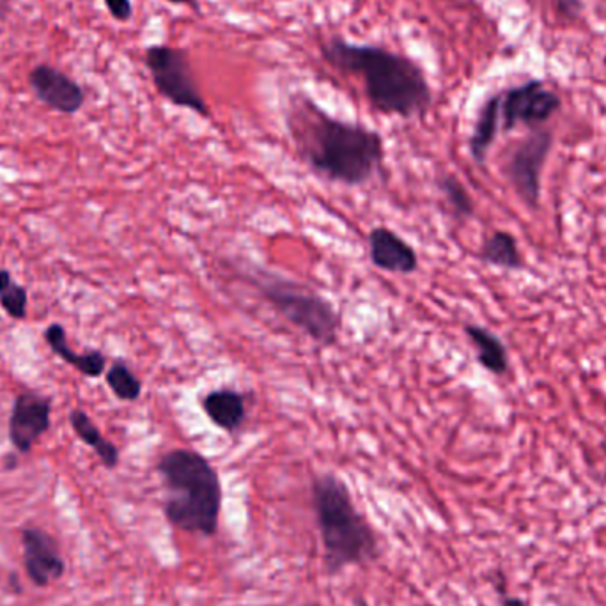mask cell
<instances>
[{
	"label": "cell",
	"instance_id": "obj_25",
	"mask_svg": "<svg viewBox=\"0 0 606 606\" xmlns=\"http://www.w3.org/2000/svg\"><path fill=\"white\" fill-rule=\"evenodd\" d=\"M502 606H529L523 599H518V597H507L504 599Z\"/></svg>",
	"mask_w": 606,
	"mask_h": 606
},
{
	"label": "cell",
	"instance_id": "obj_11",
	"mask_svg": "<svg viewBox=\"0 0 606 606\" xmlns=\"http://www.w3.org/2000/svg\"><path fill=\"white\" fill-rule=\"evenodd\" d=\"M25 571L36 585H50L64 574V560L56 541L41 529H25Z\"/></svg>",
	"mask_w": 606,
	"mask_h": 606
},
{
	"label": "cell",
	"instance_id": "obj_18",
	"mask_svg": "<svg viewBox=\"0 0 606 606\" xmlns=\"http://www.w3.org/2000/svg\"><path fill=\"white\" fill-rule=\"evenodd\" d=\"M70 424H72L75 435L78 436L86 446L95 450L96 456L100 458L104 466L110 470L118 466V447L101 435L100 427L96 426L93 419L89 417V413L84 412V410H73V412L70 413Z\"/></svg>",
	"mask_w": 606,
	"mask_h": 606
},
{
	"label": "cell",
	"instance_id": "obj_23",
	"mask_svg": "<svg viewBox=\"0 0 606 606\" xmlns=\"http://www.w3.org/2000/svg\"><path fill=\"white\" fill-rule=\"evenodd\" d=\"M557 10L566 19L577 20L578 16L582 15V0H557Z\"/></svg>",
	"mask_w": 606,
	"mask_h": 606
},
{
	"label": "cell",
	"instance_id": "obj_24",
	"mask_svg": "<svg viewBox=\"0 0 606 606\" xmlns=\"http://www.w3.org/2000/svg\"><path fill=\"white\" fill-rule=\"evenodd\" d=\"M167 2L174 5H192V8H195V10L199 8V4H197V0H167Z\"/></svg>",
	"mask_w": 606,
	"mask_h": 606
},
{
	"label": "cell",
	"instance_id": "obj_17",
	"mask_svg": "<svg viewBox=\"0 0 606 606\" xmlns=\"http://www.w3.org/2000/svg\"><path fill=\"white\" fill-rule=\"evenodd\" d=\"M478 256L484 265L502 268V270L514 271L525 268V260L521 256L517 238L512 237L511 232H492L481 246Z\"/></svg>",
	"mask_w": 606,
	"mask_h": 606
},
{
	"label": "cell",
	"instance_id": "obj_21",
	"mask_svg": "<svg viewBox=\"0 0 606 606\" xmlns=\"http://www.w3.org/2000/svg\"><path fill=\"white\" fill-rule=\"evenodd\" d=\"M438 189L446 197L450 214L458 220H466L474 215V201L470 197L469 190L456 175L444 174L438 180Z\"/></svg>",
	"mask_w": 606,
	"mask_h": 606
},
{
	"label": "cell",
	"instance_id": "obj_16",
	"mask_svg": "<svg viewBox=\"0 0 606 606\" xmlns=\"http://www.w3.org/2000/svg\"><path fill=\"white\" fill-rule=\"evenodd\" d=\"M500 104H502V95H495L484 101L478 110L474 132L469 141L470 157L474 158L477 166H484L489 149L497 138L498 126H500Z\"/></svg>",
	"mask_w": 606,
	"mask_h": 606
},
{
	"label": "cell",
	"instance_id": "obj_13",
	"mask_svg": "<svg viewBox=\"0 0 606 606\" xmlns=\"http://www.w3.org/2000/svg\"><path fill=\"white\" fill-rule=\"evenodd\" d=\"M201 408L214 426L226 433H237L245 426L246 399L234 389H217L204 396Z\"/></svg>",
	"mask_w": 606,
	"mask_h": 606
},
{
	"label": "cell",
	"instance_id": "obj_10",
	"mask_svg": "<svg viewBox=\"0 0 606 606\" xmlns=\"http://www.w3.org/2000/svg\"><path fill=\"white\" fill-rule=\"evenodd\" d=\"M34 96L59 114L75 116L86 104L81 84L52 64H36L27 75Z\"/></svg>",
	"mask_w": 606,
	"mask_h": 606
},
{
	"label": "cell",
	"instance_id": "obj_7",
	"mask_svg": "<svg viewBox=\"0 0 606 606\" xmlns=\"http://www.w3.org/2000/svg\"><path fill=\"white\" fill-rule=\"evenodd\" d=\"M554 146L548 130H537L512 152L506 163V175L512 189L531 209L540 208L543 169Z\"/></svg>",
	"mask_w": 606,
	"mask_h": 606
},
{
	"label": "cell",
	"instance_id": "obj_14",
	"mask_svg": "<svg viewBox=\"0 0 606 606\" xmlns=\"http://www.w3.org/2000/svg\"><path fill=\"white\" fill-rule=\"evenodd\" d=\"M45 341L52 350L53 355H58L62 362L72 365L73 369L78 371L86 378H100L107 371V356L98 350H89L86 353H75L68 344L66 330L61 323H52L45 330Z\"/></svg>",
	"mask_w": 606,
	"mask_h": 606
},
{
	"label": "cell",
	"instance_id": "obj_3",
	"mask_svg": "<svg viewBox=\"0 0 606 606\" xmlns=\"http://www.w3.org/2000/svg\"><path fill=\"white\" fill-rule=\"evenodd\" d=\"M166 486L163 512L172 526L192 534L214 535L222 511L220 475L201 452L172 449L158 460Z\"/></svg>",
	"mask_w": 606,
	"mask_h": 606
},
{
	"label": "cell",
	"instance_id": "obj_15",
	"mask_svg": "<svg viewBox=\"0 0 606 606\" xmlns=\"http://www.w3.org/2000/svg\"><path fill=\"white\" fill-rule=\"evenodd\" d=\"M464 336L469 337L475 350V359L483 369L492 375L504 376L509 371V355L502 339L489 328L481 325H466Z\"/></svg>",
	"mask_w": 606,
	"mask_h": 606
},
{
	"label": "cell",
	"instance_id": "obj_19",
	"mask_svg": "<svg viewBox=\"0 0 606 606\" xmlns=\"http://www.w3.org/2000/svg\"><path fill=\"white\" fill-rule=\"evenodd\" d=\"M105 381L119 401L135 403L143 396V381L124 362L118 361L110 365L109 369L105 371Z\"/></svg>",
	"mask_w": 606,
	"mask_h": 606
},
{
	"label": "cell",
	"instance_id": "obj_20",
	"mask_svg": "<svg viewBox=\"0 0 606 606\" xmlns=\"http://www.w3.org/2000/svg\"><path fill=\"white\" fill-rule=\"evenodd\" d=\"M29 293L25 286L19 284L10 270H0V307L15 322L27 318Z\"/></svg>",
	"mask_w": 606,
	"mask_h": 606
},
{
	"label": "cell",
	"instance_id": "obj_5",
	"mask_svg": "<svg viewBox=\"0 0 606 606\" xmlns=\"http://www.w3.org/2000/svg\"><path fill=\"white\" fill-rule=\"evenodd\" d=\"M257 288L260 296L275 308V313L291 323L303 336L323 348L336 344L341 316L330 300L307 286L279 277L260 280Z\"/></svg>",
	"mask_w": 606,
	"mask_h": 606
},
{
	"label": "cell",
	"instance_id": "obj_12",
	"mask_svg": "<svg viewBox=\"0 0 606 606\" xmlns=\"http://www.w3.org/2000/svg\"><path fill=\"white\" fill-rule=\"evenodd\" d=\"M369 259L373 266L387 274L412 275L419 268L415 249L389 228H375L369 232Z\"/></svg>",
	"mask_w": 606,
	"mask_h": 606
},
{
	"label": "cell",
	"instance_id": "obj_26",
	"mask_svg": "<svg viewBox=\"0 0 606 606\" xmlns=\"http://www.w3.org/2000/svg\"><path fill=\"white\" fill-rule=\"evenodd\" d=\"M359 606H367L364 602H359Z\"/></svg>",
	"mask_w": 606,
	"mask_h": 606
},
{
	"label": "cell",
	"instance_id": "obj_8",
	"mask_svg": "<svg viewBox=\"0 0 606 606\" xmlns=\"http://www.w3.org/2000/svg\"><path fill=\"white\" fill-rule=\"evenodd\" d=\"M562 107L559 96L546 89L541 81H531L511 87L502 95L500 121L504 132H511L520 124L535 129L545 124Z\"/></svg>",
	"mask_w": 606,
	"mask_h": 606
},
{
	"label": "cell",
	"instance_id": "obj_9",
	"mask_svg": "<svg viewBox=\"0 0 606 606\" xmlns=\"http://www.w3.org/2000/svg\"><path fill=\"white\" fill-rule=\"evenodd\" d=\"M52 399L36 390H24L13 401L10 417V440L20 455H27L34 444L50 429Z\"/></svg>",
	"mask_w": 606,
	"mask_h": 606
},
{
	"label": "cell",
	"instance_id": "obj_4",
	"mask_svg": "<svg viewBox=\"0 0 606 606\" xmlns=\"http://www.w3.org/2000/svg\"><path fill=\"white\" fill-rule=\"evenodd\" d=\"M313 504L328 573L375 559L378 555L375 531L356 511L350 488L341 478L334 474L314 478Z\"/></svg>",
	"mask_w": 606,
	"mask_h": 606
},
{
	"label": "cell",
	"instance_id": "obj_6",
	"mask_svg": "<svg viewBox=\"0 0 606 606\" xmlns=\"http://www.w3.org/2000/svg\"><path fill=\"white\" fill-rule=\"evenodd\" d=\"M147 72L158 95L178 109L208 119L209 107L201 95L189 53L169 45H152L144 53Z\"/></svg>",
	"mask_w": 606,
	"mask_h": 606
},
{
	"label": "cell",
	"instance_id": "obj_1",
	"mask_svg": "<svg viewBox=\"0 0 606 606\" xmlns=\"http://www.w3.org/2000/svg\"><path fill=\"white\" fill-rule=\"evenodd\" d=\"M289 132L303 163L323 180L367 185L384 167V138L376 130L334 118L308 96L291 101Z\"/></svg>",
	"mask_w": 606,
	"mask_h": 606
},
{
	"label": "cell",
	"instance_id": "obj_22",
	"mask_svg": "<svg viewBox=\"0 0 606 606\" xmlns=\"http://www.w3.org/2000/svg\"><path fill=\"white\" fill-rule=\"evenodd\" d=\"M105 8L118 22H129L133 16L132 0H104Z\"/></svg>",
	"mask_w": 606,
	"mask_h": 606
},
{
	"label": "cell",
	"instance_id": "obj_27",
	"mask_svg": "<svg viewBox=\"0 0 606 606\" xmlns=\"http://www.w3.org/2000/svg\"><path fill=\"white\" fill-rule=\"evenodd\" d=\"M4 2H8V0H4Z\"/></svg>",
	"mask_w": 606,
	"mask_h": 606
},
{
	"label": "cell",
	"instance_id": "obj_2",
	"mask_svg": "<svg viewBox=\"0 0 606 606\" xmlns=\"http://www.w3.org/2000/svg\"><path fill=\"white\" fill-rule=\"evenodd\" d=\"M322 56L344 75L359 76L371 107L384 116L424 118L433 105V90L417 62L378 45L351 44L330 38Z\"/></svg>",
	"mask_w": 606,
	"mask_h": 606
}]
</instances>
